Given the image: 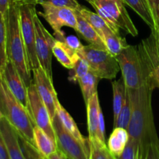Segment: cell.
<instances>
[{
    "mask_svg": "<svg viewBox=\"0 0 159 159\" xmlns=\"http://www.w3.org/2000/svg\"><path fill=\"white\" fill-rule=\"evenodd\" d=\"M155 89L149 82L138 89H128L132 102V115L127 131L130 138L139 144L140 159H145L151 144L159 140L152 104Z\"/></svg>",
    "mask_w": 159,
    "mask_h": 159,
    "instance_id": "obj_1",
    "label": "cell"
},
{
    "mask_svg": "<svg viewBox=\"0 0 159 159\" xmlns=\"http://www.w3.org/2000/svg\"><path fill=\"white\" fill-rule=\"evenodd\" d=\"M6 30L8 60L13 64L26 86H30L33 82L32 70L22 36L20 5L12 0L6 15Z\"/></svg>",
    "mask_w": 159,
    "mask_h": 159,
    "instance_id": "obj_2",
    "label": "cell"
},
{
    "mask_svg": "<svg viewBox=\"0 0 159 159\" xmlns=\"http://www.w3.org/2000/svg\"><path fill=\"white\" fill-rule=\"evenodd\" d=\"M0 111L19 136L34 145V124L29 110L11 93L0 75Z\"/></svg>",
    "mask_w": 159,
    "mask_h": 159,
    "instance_id": "obj_3",
    "label": "cell"
},
{
    "mask_svg": "<svg viewBox=\"0 0 159 159\" xmlns=\"http://www.w3.org/2000/svg\"><path fill=\"white\" fill-rule=\"evenodd\" d=\"M90 4L116 34H120L121 29L134 37L138 35V29L127 12L123 0H91Z\"/></svg>",
    "mask_w": 159,
    "mask_h": 159,
    "instance_id": "obj_4",
    "label": "cell"
},
{
    "mask_svg": "<svg viewBox=\"0 0 159 159\" xmlns=\"http://www.w3.org/2000/svg\"><path fill=\"white\" fill-rule=\"evenodd\" d=\"M116 59L127 88L138 89L146 83H151L150 76L144 68L138 45L129 44L116 56Z\"/></svg>",
    "mask_w": 159,
    "mask_h": 159,
    "instance_id": "obj_5",
    "label": "cell"
},
{
    "mask_svg": "<svg viewBox=\"0 0 159 159\" xmlns=\"http://www.w3.org/2000/svg\"><path fill=\"white\" fill-rule=\"evenodd\" d=\"M79 54L88 62L90 71L100 79H115L120 70L116 57L106 48L89 44L84 46Z\"/></svg>",
    "mask_w": 159,
    "mask_h": 159,
    "instance_id": "obj_6",
    "label": "cell"
},
{
    "mask_svg": "<svg viewBox=\"0 0 159 159\" xmlns=\"http://www.w3.org/2000/svg\"><path fill=\"white\" fill-rule=\"evenodd\" d=\"M36 12V5H20V27L31 70L40 67L36 51V31L34 24V14Z\"/></svg>",
    "mask_w": 159,
    "mask_h": 159,
    "instance_id": "obj_7",
    "label": "cell"
},
{
    "mask_svg": "<svg viewBox=\"0 0 159 159\" xmlns=\"http://www.w3.org/2000/svg\"><path fill=\"white\" fill-rule=\"evenodd\" d=\"M56 144L68 159H89L90 152L65 128L57 114L52 120Z\"/></svg>",
    "mask_w": 159,
    "mask_h": 159,
    "instance_id": "obj_8",
    "label": "cell"
},
{
    "mask_svg": "<svg viewBox=\"0 0 159 159\" xmlns=\"http://www.w3.org/2000/svg\"><path fill=\"white\" fill-rule=\"evenodd\" d=\"M36 31V51L40 67L53 79L52 75V48L56 39L51 35L42 23L37 12L34 14Z\"/></svg>",
    "mask_w": 159,
    "mask_h": 159,
    "instance_id": "obj_9",
    "label": "cell"
},
{
    "mask_svg": "<svg viewBox=\"0 0 159 159\" xmlns=\"http://www.w3.org/2000/svg\"><path fill=\"white\" fill-rule=\"evenodd\" d=\"M28 110L34 125L38 126L56 142L52 120L34 82L28 86Z\"/></svg>",
    "mask_w": 159,
    "mask_h": 159,
    "instance_id": "obj_10",
    "label": "cell"
},
{
    "mask_svg": "<svg viewBox=\"0 0 159 159\" xmlns=\"http://www.w3.org/2000/svg\"><path fill=\"white\" fill-rule=\"evenodd\" d=\"M32 73L33 82L37 88L39 96L48 108L53 120L56 115V107L59 102L57 93L53 85V79L49 77L41 67L33 69Z\"/></svg>",
    "mask_w": 159,
    "mask_h": 159,
    "instance_id": "obj_11",
    "label": "cell"
},
{
    "mask_svg": "<svg viewBox=\"0 0 159 159\" xmlns=\"http://www.w3.org/2000/svg\"><path fill=\"white\" fill-rule=\"evenodd\" d=\"M43 12H39L40 16L49 23L54 33L61 31L63 26H68L75 30L77 26L76 12L68 8L56 7L47 4L40 5Z\"/></svg>",
    "mask_w": 159,
    "mask_h": 159,
    "instance_id": "obj_12",
    "label": "cell"
},
{
    "mask_svg": "<svg viewBox=\"0 0 159 159\" xmlns=\"http://www.w3.org/2000/svg\"><path fill=\"white\" fill-rule=\"evenodd\" d=\"M138 48L143 64L150 75L151 83L155 88L159 89V58L152 31L148 38L141 40Z\"/></svg>",
    "mask_w": 159,
    "mask_h": 159,
    "instance_id": "obj_13",
    "label": "cell"
},
{
    "mask_svg": "<svg viewBox=\"0 0 159 159\" xmlns=\"http://www.w3.org/2000/svg\"><path fill=\"white\" fill-rule=\"evenodd\" d=\"M8 88L15 97L28 110V87L23 82L13 64L8 61L2 74H0Z\"/></svg>",
    "mask_w": 159,
    "mask_h": 159,
    "instance_id": "obj_14",
    "label": "cell"
},
{
    "mask_svg": "<svg viewBox=\"0 0 159 159\" xmlns=\"http://www.w3.org/2000/svg\"><path fill=\"white\" fill-rule=\"evenodd\" d=\"M0 132L6 144L9 159H26L20 145L18 134L3 116L0 121Z\"/></svg>",
    "mask_w": 159,
    "mask_h": 159,
    "instance_id": "obj_15",
    "label": "cell"
},
{
    "mask_svg": "<svg viewBox=\"0 0 159 159\" xmlns=\"http://www.w3.org/2000/svg\"><path fill=\"white\" fill-rule=\"evenodd\" d=\"M87 121H88L89 139L96 141L99 120V112L101 110L98 93L92 96L86 104Z\"/></svg>",
    "mask_w": 159,
    "mask_h": 159,
    "instance_id": "obj_16",
    "label": "cell"
},
{
    "mask_svg": "<svg viewBox=\"0 0 159 159\" xmlns=\"http://www.w3.org/2000/svg\"><path fill=\"white\" fill-rule=\"evenodd\" d=\"M76 15H77V26L75 30L81 35L82 38L89 43V44H93L94 46L99 47V48H106L103 40H102L99 34L95 28L85 20L84 17L82 16L79 11L76 10ZM107 49V48H106Z\"/></svg>",
    "mask_w": 159,
    "mask_h": 159,
    "instance_id": "obj_17",
    "label": "cell"
},
{
    "mask_svg": "<svg viewBox=\"0 0 159 159\" xmlns=\"http://www.w3.org/2000/svg\"><path fill=\"white\" fill-rule=\"evenodd\" d=\"M56 114L58 116V117L60 118L62 124L65 127V128L68 131H69L73 136L75 138H77L85 148L86 149H88L90 152V143H89V139L88 138H84L83 135L81 134V132L79 131V128H78V126L76 124L75 121L74 120V119L72 118V116L69 114V113H68L66 110L62 107L61 104L60 103V102H57V107H56Z\"/></svg>",
    "mask_w": 159,
    "mask_h": 159,
    "instance_id": "obj_18",
    "label": "cell"
},
{
    "mask_svg": "<svg viewBox=\"0 0 159 159\" xmlns=\"http://www.w3.org/2000/svg\"><path fill=\"white\" fill-rule=\"evenodd\" d=\"M52 52L57 61L64 68L70 70L72 69L74 63L79 56V53L73 51L64 42L58 40H55L53 45Z\"/></svg>",
    "mask_w": 159,
    "mask_h": 159,
    "instance_id": "obj_19",
    "label": "cell"
},
{
    "mask_svg": "<svg viewBox=\"0 0 159 159\" xmlns=\"http://www.w3.org/2000/svg\"><path fill=\"white\" fill-rule=\"evenodd\" d=\"M34 146L44 158L57 150V144L41 128L35 125L34 127Z\"/></svg>",
    "mask_w": 159,
    "mask_h": 159,
    "instance_id": "obj_20",
    "label": "cell"
},
{
    "mask_svg": "<svg viewBox=\"0 0 159 159\" xmlns=\"http://www.w3.org/2000/svg\"><path fill=\"white\" fill-rule=\"evenodd\" d=\"M129 139L130 135L127 129L115 127L109 138L107 147L110 152L116 158H118L124 152Z\"/></svg>",
    "mask_w": 159,
    "mask_h": 159,
    "instance_id": "obj_21",
    "label": "cell"
},
{
    "mask_svg": "<svg viewBox=\"0 0 159 159\" xmlns=\"http://www.w3.org/2000/svg\"><path fill=\"white\" fill-rule=\"evenodd\" d=\"M78 11L82 15V16L84 17L95 28V30L97 31L101 38L107 33L112 32V31L114 32L110 25L102 16H100L97 12H92L91 10H89L87 8L83 7V6H82L80 9H79Z\"/></svg>",
    "mask_w": 159,
    "mask_h": 159,
    "instance_id": "obj_22",
    "label": "cell"
},
{
    "mask_svg": "<svg viewBox=\"0 0 159 159\" xmlns=\"http://www.w3.org/2000/svg\"><path fill=\"white\" fill-rule=\"evenodd\" d=\"M113 93V123L116 120L119 113L122 109L123 105L125 101L126 95L127 92V87L126 85L123 76H121L118 80L112 82Z\"/></svg>",
    "mask_w": 159,
    "mask_h": 159,
    "instance_id": "obj_23",
    "label": "cell"
},
{
    "mask_svg": "<svg viewBox=\"0 0 159 159\" xmlns=\"http://www.w3.org/2000/svg\"><path fill=\"white\" fill-rule=\"evenodd\" d=\"M125 5L130 6L150 27L151 30L155 29V23L148 0H123Z\"/></svg>",
    "mask_w": 159,
    "mask_h": 159,
    "instance_id": "obj_24",
    "label": "cell"
},
{
    "mask_svg": "<svg viewBox=\"0 0 159 159\" xmlns=\"http://www.w3.org/2000/svg\"><path fill=\"white\" fill-rule=\"evenodd\" d=\"M102 39L107 51L115 57L119 55L129 45L127 43L125 37H121L120 34L113 31L106 34Z\"/></svg>",
    "mask_w": 159,
    "mask_h": 159,
    "instance_id": "obj_25",
    "label": "cell"
},
{
    "mask_svg": "<svg viewBox=\"0 0 159 159\" xmlns=\"http://www.w3.org/2000/svg\"><path fill=\"white\" fill-rule=\"evenodd\" d=\"M99 80L100 79L92 71H89L88 74L78 80L85 104L88 102L92 96L98 93L97 85Z\"/></svg>",
    "mask_w": 159,
    "mask_h": 159,
    "instance_id": "obj_26",
    "label": "cell"
},
{
    "mask_svg": "<svg viewBox=\"0 0 159 159\" xmlns=\"http://www.w3.org/2000/svg\"><path fill=\"white\" fill-rule=\"evenodd\" d=\"M8 61L6 17L0 12V74L6 68Z\"/></svg>",
    "mask_w": 159,
    "mask_h": 159,
    "instance_id": "obj_27",
    "label": "cell"
},
{
    "mask_svg": "<svg viewBox=\"0 0 159 159\" xmlns=\"http://www.w3.org/2000/svg\"><path fill=\"white\" fill-rule=\"evenodd\" d=\"M132 115V102L129 95L128 89H127V95H126L125 101L123 105L122 109L119 113L116 120L113 123V128L115 127H122V128H128L130 119Z\"/></svg>",
    "mask_w": 159,
    "mask_h": 159,
    "instance_id": "obj_28",
    "label": "cell"
},
{
    "mask_svg": "<svg viewBox=\"0 0 159 159\" xmlns=\"http://www.w3.org/2000/svg\"><path fill=\"white\" fill-rule=\"evenodd\" d=\"M90 159H116L110 152L107 144L90 141Z\"/></svg>",
    "mask_w": 159,
    "mask_h": 159,
    "instance_id": "obj_29",
    "label": "cell"
},
{
    "mask_svg": "<svg viewBox=\"0 0 159 159\" xmlns=\"http://www.w3.org/2000/svg\"><path fill=\"white\" fill-rule=\"evenodd\" d=\"M71 70H73L74 72L70 75L69 79L73 82H78L79 79L82 78L89 72L90 68L86 60L79 54V57L74 63L73 68Z\"/></svg>",
    "mask_w": 159,
    "mask_h": 159,
    "instance_id": "obj_30",
    "label": "cell"
},
{
    "mask_svg": "<svg viewBox=\"0 0 159 159\" xmlns=\"http://www.w3.org/2000/svg\"><path fill=\"white\" fill-rule=\"evenodd\" d=\"M54 37H55L56 40L64 42L70 49H71L75 52L79 53L84 47V45L81 43V41L77 37L73 35L66 36L63 31L57 33V34H54Z\"/></svg>",
    "mask_w": 159,
    "mask_h": 159,
    "instance_id": "obj_31",
    "label": "cell"
},
{
    "mask_svg": "<svg viewBox=\"0 0 159 159\" xmlns=\"http://www.w3.org/2000/svg\"><path fill=\"white\" fill-rule=\"evenodd\" d=\"M116 159H140L139 144L135 140L130 138L124 152Z\"/></svg>",
    "mask_w": 159,
    "mask_h": 159,
    "instance_id": "obj_32",
    "label": "cell"
},
{
    "mask_svg": "<svg viewBox=\"0 0 159 159\" xmlns=\"http://www.w3.org/2000/svg\"><path fill=\"white\" fill-rule=\"evenodd\" d=\"M19 135V134H18ZM20 145H21L22 150H23V155L26 159H44L43 156L37 151L36 147L28 142L26 140L23 138L22 137L19 136Z\"/></svg>",
    "mask_w": 159,
    "mask_h": 159,
    "instance_id": "obj_33",
    "label": "cell"
},
{
    "mask_svg": "<svg viewBox=\"0 0 159 159\" xmlns=\"http://www.w3.org/2000/svg\"><path fill=\"white\" fill-rule=\"evenodd\" d=\"M42 4L50 5L56 7L68 8L75 11L79 10L82 7L78 0H40L38 5Z\"/></svg>",
    "mask_w": 159,
    "mask_h": 159,
    "instance_id": "obj_34",
    "label": "cell"
},
{
    "mask_svg": "<svg viewBox=\"0 0 159 159\" xmlns=\"http://www.w3.org/2000/svg\"><path fill=\"white\" fill-rule=\"evenodd\" d=\"M154 20L155 23V29L159 28V0H148Z\"/></svg>",
    "mask_w": 159,
    "mask_h": 159,
    "instance_id": "obj_35",
    "label": "cell"
},
{
    "mask_svg": "<svg viewBox=\"0 0 159 159\" xmlns=\"http://www.w3.org/2000/svg\"><path fill=\"white\" fill-rule=\"evenodd\" d=\"M145 159H159V140L151 144Z\"/></svg>",
    "mask_w": 159,
    "mask_h": 159,
    "instance_id": "obj_36",
    "label": "cell"
},
{
    "mask_svg": "<svg viewBox=\"0 0 159 159\" xmlns=\"http://www.w3.org/2000/svg\"><path fill=\"white\" fill-rule=\"evenodd\" d=\"M0 156L2 159H9L7 148H6V144H5V141L2 136L1 132H0Z\"/></svg>",
    "mask_w": 159,
    "mask_h": 159,
    "instance_id": "obj_37",
    "label": "cell"
},
{
    "mask_svg": "<svg viewBox=\"0 0 159 159\" xmlns=\"http://www.w3.org/2000/svg\"><path fill=\"white\" fill-rule=\"evenodd\" d=\"M11 2L12 0H0V12H2L6 17Z\"/></svg>",
    "mask_w": 159,
    "mask_h": 159,
    "instance_id": "obj_38",
    "label": "cell"
},
{
    "mask_svg": "<svg viewBox=\"0 0 159 159\" xmlns=\"http://www.w3.org/2000/svg\"><path fill=\"white\" fill-rule=\"evenodd\" d=\"M47 159H68V158H67V157L65 156V155H64L60 150L57 149L55 152H54V153L51 154V155H49V156L47 158Z\"/></svg>",
    "mask_w": 159,
    "mask_h": 159,
    "instance_id": "obj_39",
    "label": "cell"
},
{
    "mask_svg": "<svg viewBox=\"0 0 159 159\" xmlns=\"http://www.w3.org/2000/svg\"><path fill=\"white\" fill-rule=\"evenodd\" d=\"M13 2H16L19 5L23 4H33V5H38V2L40 0H12Z\"/></svg>",
    "mask_w": 159,
    "mask_h": 159,
    "instance_id": "obj_40",
    "label": "cell"
},
{
    "mask_svg": "<svg viewBox=\"0 0 159 159\" xmlns=\"http://www.w3.org/2000/svg\"><path fill=\"white\" fill-rule=\"evenodd\" d=\"M154 33L155 38V44H156V49L157 53H158V56L159 58V28L158 29H155L153 30H151Z\"/></svg>",
    "mask_w": 159,
    "mask_h": 159,
    "instance_id": "obj_41",
    "label": "cell"
},
{
    "mask_svg": "<svg viewBox=\"0 0 159 159\" xmlns=\"http://www.w3.org/2000/svg\"><path fill=\"white\" fill-rule=\"evenodd\" d=\"M2 113H1V111H0V121H1V120H2Z\"/></svg>",
    "mask_w": 159,
    "mask_h": 159,
    "instance_id": "obj_42",
    "label": "cell"
},
{
    "mask_svg": "<svg viewBox=\"0 0 159 159\" xmlns=\"http://www.w3.org/2000/svg\"><path fill=\"white\" fill-rule=\"evenodd\" d=\"M85 1H86V2H88L89 3H90V2H91V0H85Z\"/></svg>",
    "mask_w": 159,
    "mask_h": 159,
    "instance_id": "obj_43",
    "label": "cell"
},
{
    "mask_svg": "<svg viewBox=\"0 0 159 159\" xmlns=\"http://www.w3.org/2000/svg\"><path fill=\"white\" fill-rule=\"evenodd\" d=\"M0 159H2V157H1V156H0Z\"/></svg>",
    "mask_w": 159,
    "mask_h": 159,
    "instance_id": "obj_44",
    "label": "cell"
},
{
    "mask_svg": "<svg viewBox=\"0 0 159 159\" xmlns=\"http://www.w3.org/2000/svg\"><path fill=\"white\" fill-rule=\"evenodd\" d=\"M44 159H47V158H44Z\"/></svg>",
    "mask_w": 159,
    "mask_h": 159,
    "instance_id": "obj_45",
    "label": "cell"
},
{
    "mask_svg": "<svg viewBox=\"0 0 159 159\" xmlns=\"http://www.w3.org/2000/svg\"><path fill=\"white\" fill-rule=\"evenodd\" d=\"M89 159H90V158H89Z\"/></svg>",
    "mask_w": 159,
    "mask_h": 159,
    "instance_id": "obj_46",
    "label": "cell"
}]
</instances>
